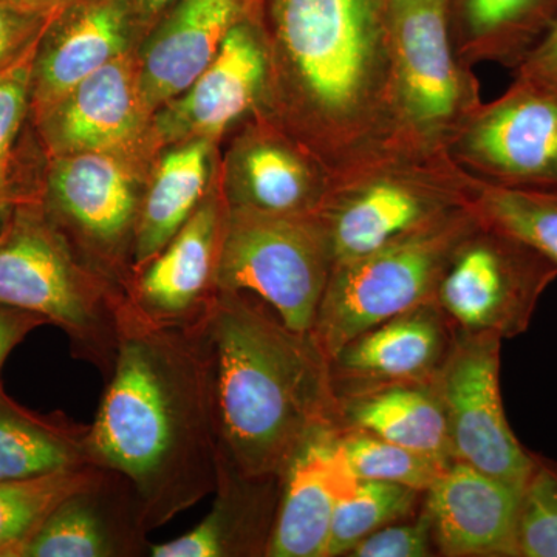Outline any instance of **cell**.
Masks as SVG:
<instances>
[{"mask_svg": "<svg viewBox=\"0 0 557 557\" xmlns=\"http://www.w3.org/2000/svg\"><path fill=\"white\" fill-rule=\"evenodd\" d=\"M281 480L240 475L219 461L214 504L188 533L152 544V557H259L269 552Z\"/></svg>", "mask_w": 557, "mask_h": 557, "instance_id": "obj_23", "label": "cell"}, {"mask_svg": "<svg viewBox=\"0 0 557 557\" xmlns=\"http://www.w3.org/2000/svg\"><path fill=\"white\" fill-rule=\"evenodd\" d=\"M391 129L384 152L448 153L482 104L474 69L458 58L443 0H388Z\"/></svg>", "mask_w": 557, "mask_h": 557, "instance_id": "obj_6", "label": "cell"}, {"mask_svg": "<svg viewBox=\"0 0 557 557\" xmlns=\"http://www.w3.org/2000/svg\"><path fill=\"white\" fill-rule=\"evenodd\" d=\"M102 471L84 465L39 478L0 480V557H22L54 509Z\"/></svg>", "mask_w": 557, "mask_h": 557, "instance_id": "obj_28", "label": "cell"}, {"mask_svg": "<svg viewBox=\"0 0 557 557\" xmlns=\"http://www.w3.org/2000/svg\"><path fill=\"white\" fill-rule=\"evenodd\" d=\"M350 557L438 556L431 519L421 505L417 515L381 528L348 552Z\"/></svg>", "mask_w": 557, "mask_h": 557, "instance_id": "obj_34", "label": "cell"}, {"mask_svg": "<svg viewBox=\"0 0 557 557\" xmlns=\"http://www.w3.org/2000/svg\"><path fill=\"white\" fill-rule=\"evenodd\" d=\"M458 58L515 70L557 21V0H443Z\"/></svg>", "mask_w": 557, "mask_h": 557, "instance_id": "obj_24", "label": "cell"}, {"mask_svg": "<svg viewBox=\"0 0 557 557\" xmlns=\"http://www.w3.org/2000/svg\"><path fill=\"white\" fill-rule=\"evenodd\" d=\"M338 428L361 429L453 463L448 421L434 381L403 383L336 398Z\"/></svg>", "mask_w": 557, "mask_h": 557, "instance_id": "obj_25", "label": "cell"}, {"mask_svg": "<svg viewBox=\"0 0 557 557\" xmlns=\"http://www.w3.org/2000/svg\"><path fill=\"white\" fill-rule=\"evenodd\" d=\"M262 0H175L150 28L138 70L146 112L188 89L234 25Z\"/></svg>", "mask_w": 557, "mask_h": 557, "instance_id": "obj_18", "label": "cell"}, {"mask_svg": "<svg viewBox=\"0 0 557 557\" xmlns=\"http://www.w3.org/2000/svg\"><path fill=\"white\" fill-rule=\"evenodd\" d=\"M355 478L336 440V428L310 435L282 474L269 557H327L330 530Z\"/></svg>", "mask_w": 557, "mask_h": 557, "instance_id": "obj_19", "label": "cell"}, {"mask_svg": "<svg viewBox=\"0 0 557 557\" xmlns=\"http://www.w3.org/2000/svg\"><path fill=\"white\" fill-rule=\"evenodd\" d=\"M478 223L471 207L458 209L370 255L336 263L310 333L324 357L366 330L435 300L454 251Z\"/></svg>", "mask_w": 557, "mask_h": 557, "instance_id": "obj_7", "label": "cell"}, {"mask_svg": "<svg viewBox=\"0 0 557 557\" xmlns=\"http://www.w3.org/2000/svg\"><path fill=\"white\" fill-rule=\"evenodd\" d=\"M520 491L453 461L423 497L438 556L516 557Z\"/></svg>", "mask_w": 557, "mask_h": 557, "instance_id": "obj_20", "label": "cell"}, {"mask_svg": "<svg viewBox=\"0 0 557 557\" xmlns=\"http://www.w3.org/2000/svg\"><path fill=\"white\" fill-rule=\"evenodd\" d=\"M36 44L20 61L0 72V222L17 203L11 193V161L22 123L32 110V72Z\"/></svg>", "mask_w": 557, "mask_h": 557, "instance_id": "obj_33", "label": "cell"}, {"mask_svg": "<svg viewBox=\"0 0 557 557\" xmlns=\"http://www.w3.org/2000/svg\"><path fill=\"white\" fill-rule=\"evenodd\" d=\"M51 16L14 3H0V72L39 42Z\"/></svg>", "mask_w": 557, "mask_h": 557, "instance_id": "obj_35", "label": "cell"}, {"mask_svg": "<svg viewBox=\"0 0 557 557\" xmlns=\"http://www.w3.org/2000/svg\"><path fill=\"white\" fill-rule=\"evenodd\" d=\"M87 432V460L131 483L149 531L214 494L220 448L207 368L186 329L120 310L115 361Z\"/></svg>", "mask_w": 557, "mask_h": 557, "instance_id": "obj_1", "label": "cell"}, {"mask_svg": "<svg viewBox=\"0 0 557 557\" xmlns=\"http://www.w3.org/2000/svg\"><path fill=\"white\" fill-rule=\"evenodd\" d=\"M556 278L557 267L536 248L479 219L454 251L435 302L454 329L509 339L527 332Z\"/></svg>", "mask_w": 557, "mask_h": 557, "instance_id": "obj_9", "label": "cell"}, {"mask_svg": "<svg viewBox=\"0 0 557 557\" xmlns=\"http://www.w3.org/2000/svg\"><path fill=\"white\" fill-rule=\"evenodd\" d=\"M87 432L89 424L65 413L25 408L0 383V480L39 478L90 465Z\"/></svg>", "mask_w": 557, "mask_h": 557, "instance_id": "obj_26", "label": "cell"}, {"mask_svg": "<svg viewBox=\"0 0 557 557\" xmlns=\"http://www.w3.org/2000/svg\"><path fill=\"white\" fill-rule=\"evenodd\" d=\"M265 109L332 178L375 160L391 129L388 0H262Z\"/></svg>", "mask_w": 557, "mask_h": 557, "instance_id": "obj_2", "label": "cell"}, {"mask_svg": "<svg viewBox=\"0 0 557 557\" xmlns=\"http://www.w3.org/2000/svg\"><path fill=\"white\" fill-rule=\"evenodd\" d=\"M471 208L482 222L527 242L557 267V190L507 189L479 182Z\"/></svg>", "mask_w": 557, "mask_h": 557, "instance_id": "obj_30", "label": "cell"}, {"mask_svg": "<svg viewBox=\"0 0 557 557\" xmlns=\"http://www.w3.org/2000/svg\"><path fill=\"white\" fill-rule=\"evenodd\" d=\"M228 207L203 200L156 258L121 284L139 317L164 327L190 329L219 293L218 267Z\"/></svg>", "mask_w": 557, "mask_h": 557, "instance_id": "obj_14", "label": "cell"}, {"mask_svg": "<svg viewBox=\"0 0 557 557\" xmlns=\"http://www.w3.org/2000/svg\"><path fill=\"white\" fill-rule=\"evenodd\" d=\"M515 75L530 76L557 89V21L544 39L515 69Z\"/></svg>", "mask_w": 557, "mask_h": 557, "instance_id": "obj_37", "label": "cell"}, {"mask_svg": "<svg viewBox=\"0 0 557 557\" xmlns=\"http://www.w3.org/2000/svg\"><path fill=\"white\" fill-rule=\"evenodd\" d=\"M270 75V42L260 2L231 28L214 60L188 89L163 106L157 129L171 141L218 137L247 113L263 112Z\"/></svg>", "mask_w": 557, "mask_h": 557, "instance_id": "obj_13", "label": "cell"}, {"mask_svg": "<svg viewBox=\"0 0 557 557\" xmlns=\"http://www.w3.org/2000/svg\"><path fill=\"white\" fill-rule=\"evenodd\" d=\"M134 2L135 11L143 30L145 28H152L153 24L160 20L161 14L164 13L175 0H132Z\"/></svg>", "mask_w": 557, "mask_h": 557, "instance_id": "obj_38", "label": "cell"}, {"mask_svg": "<svg viewBox=\"0 0 557 557\" xmlns=\"http://www.w3.org/2000/svg\"><path fill=\"white\" fill-rule=\"evenodd\" d=\"M139 30L143 27L132 0H79L54 13L33 61L36 120L81 81L126 54Z\"/></svg>", "mask_w": 557, "mask_h": 557, "instance_id": "obj_16", "label": "cell"}, {"mask_svg": "<svg viewBox=\"0 0 557 557\" xmlns=\"http://www.w3.org/2000/svg\"><path fill=\"white\" fill-rule=\"evenodd\" d=\"M500 336L456 330L443 362L438 388L454 461L522 491L534 465L509 426L500 394Z\"/></svg>", "mask_w": 557, "mask_h": 557, "instance_id": "obj_11", "label": "cell"}, {"mask_svg": "<svg viewBox=\"0 0 557 557\" xmlns=\"http://www.w3.org/2000/svg\"><path fill=\"white\" fill-rule=\"evenodd\" d=\"M332 174L281 124L260 112L231 160L228 207L271 214H318Z\"/></svg>", "mask_w": 557, "mask_h": 557, "instance_id": "obj_17", "label": "cell"}, {"mask_svg": "<svg viewBox=\"0 0 557 557\" xmlns=\"http://www.w3.org/2000/svg\"><path fill=\"white\" fill-rule=\"evenodd\" d=\"M424 493L379 480H358L339 502L330 530L327 557L347 556L362 539L417 515Z\"/></svg>", "mask_w": 557, "mask_h": 557, "instance_id": "obj_29", "label": "cell"}, {"mask_svg": "<svg viewBox=\"0 0 557 557\" xmlns=\"http://www.w3.org/2000/svg\"><path fill=\"white\" fill-rule=\"evenodd\" d=\"M456 329L435 300L387 319L348 341L329 359L336 398L392 384L434 381Z\"/></svg>", "mask_w": 557, "mask_h": 557, "instance_id": "obj_15", "label": "cell"}, {"mask_svg": "<svg viewBox=\"0 0 557 557\" xmlns=\"http://www.w3.org/2000/svg\"><path fill=\"white\" fill-rule=\"evenodd\" d=\"M333 265L327 231L318 214L228 207L219 289L255 293L288 329L310 335Z\"/></svg>", "mask_w": 557, "mask_h": 557, "instance_id": "obj_8", "label": "cell"}, {"mask_svg": "<svg viewBox=\"0 0 557 557\" xmlns=\"http://www.w3.org/2000/svg\"><path fill=\"white\" fill-rule=\"evenodd\" d=\"M478 185L479 180L461 170L449 153L384 152L332 178L318 215L327 231L335 265L471 207Z\"/></svg>", "mask_w": 557, "mask_h": 557, "instance_id": "obj_5", "label": "cell"}, {"mask_svg": "<svg viewBox=\"0 0 557 557\" xmlns=\"http://www.w3.org/2000/svg\"><path fill=\"white\" fill-rule=\"evenodd\" d=\"M209 159V139L200 138L161 160L139 212L132 271L156 258L199 208L207 189Z\"/></svg>", "mask_w": 557, "mask_h": 557, "instance_id": "obj_27", "label": "cell"}, {"mask_svg": "<svg viewBox=\"0 0 557 557\" xmlns=\"http://www.w3.org/2000/svg\"><path fill=\"white\" fill-rule=\"evenodd\" d=\"M448 153L485 185L557 190V89L515 75L500 97L472 113Z\"/></svg>", "mask_w": 557, "mask_h": 557, "instance_id": "obj_10", "label": "cell"}, {"mask_svg": "<svg viewBox=\"0 0 557 557\" xmlns=\"http://www.w3.org/2000/svg\"><path fill=\"white\" fill-rule=\"evenodd\" d=\"M336 440L358 480L397 483L426 493L450 465L361 429L336 428Z\"/></svg>", "mask_w": 557, "mask_h": 557, "instance_id": "obj_31", "label": "cell"}, {"mask_svg": "<svg viewBox=\"0 0 557 557\" xmlns=\"http://www.w3.org/2000/svg\"><path fill=\"white\" fill-rule=\"evenodd\" d=\"M124 293L84 265L42 207L17 201L0 222V304L30 311L67 335L70 350L108 379Z\"/></svg>", "mask_w": 557, "mask_h": 557, "instance_id": "obj_4", "label": "cell"}, {"mask_svg": "<svg viewBox=\"0 0 557 557\" xmlns=\"http://www.w3.org/2000/svg\"><path fill=\"white\" fill-rule=\"evenodd\" d=\"M146 112L127 54L91 73L38 119L54 156L109 152L138 134Z\"/></svg>", "mask_w": 557, "mask_h": 557, "instance_id": "obj_22", "label": "cell"}, {"mask_svg": "<svg viewBox=\"0 0 557 557\" xmlns=\"http://www.w3.org/2000/svg\"><path fill=\"white\" fill-rule=\"evenodd\" d=\"M42 325H50L49 321L38 317V314L30 313V311L14 309V307L0 304V370H2L3 362L10 357L11 351L20 346L33 330L42 327Z\"/></svg>", "mask_w": 557, "mask_h": 557, "instance_id": "obj_36", "label": "cell"}, {"mask_svg": "<svg viewBox=\"0 0 557 557\" xmlns=\"http://www.w3.org/2000/svg\"><path fill=\"white\" fill-rule=\"evenodd\" d=\"M141 201L126 171L108 152L58 156L47 180L44 211L65 237L100 260L110 281L129 252Z\"/></svg>", "mask_w": 557, "mask_h": 557, "instance_id": "obj_12", "label": "cell"}, {"mask_svg": "<svg viewBox=\"0 0 557 557\" xmlns=\"http://www.w3.org/2000/svg\"><path fill=\"white\" fill-rule=\"evenodd\" d=\"M75 2H79V0H20V5L36 11V13L51 16V14L58 13V11Z\"/></svg>", "mask_w": 557, "mask_h": 557, "instance_id": "obj_39", "label": "cell"}, {"mask_svg": "<svg viewBox=\"0 0 557 557\" xmlns=\"http://www.w3.org/2000/svg\"><path fill=\"white\" fill-rule=\"evenodd\" d=\"M149 533L131 483L104 469L54 509L22 557L148 556Z\"/></svg>", "mask_w": 557, "mask_h": 557, "instance_id": "obj_21", "label": "cell"}, {"mask_svg": "<svg viewBox=\"0 0 557 557\" xmlns=\"http://www.w3.org/2000/svg\"><path fill=\"white\" fill-rule=\"evenodd\" d=\"M0 3H14V5H20V0H0Z\"/></svg>", "mask_w": 557, "mask_h": 557, "instance_id": "obj_40", "label": "cell"}, {"mask_svg": "<svg viewBox=\"0 0 557 557\" xmlns=\"http://www.w3.org/2000/svg\"><path fill=\"white\" fill-rule=\"evenodd\" d=\"M207 368L220 460L245 478H282L313 432L338 428L329 359L310 335L219 289L186 329Z\"/></svg>", "mask_w": 557, "mask_h": 557, "instance_id": "obj_3", "label": "cell"}, {"mask_svg": "<svg viewBox=\"0 0 557 557\" xmlns=\"http://www.w3.org/2000/svg\"><path fill=\"white\" fill-rule=\"evenodd\" d=\"M516 557H557V461L539 454L520 491Z\"/></svg>", "mask_w": 557, "mask_h": 557, "instance_id": "obj_32", "label": "cell"}]
</instances>
